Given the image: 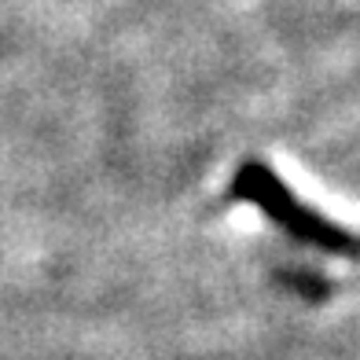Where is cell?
<instances>
[{"mask_svg":"<svg viewBox=\"0 0 360 360\" xmlns=\"http://www.w3.org/2000/svg\"><path fill=\"white\" fill-rule=\"evenodd\" d=\"M236 191L243 195V199L257 202L276 224H283L294 239L313 243V247L335 254V257H360V236L356 232L320 217L313 206L298 202L290 195V188L276 173H269L265 166H247L243 169L239 180H236Z\"/></svg>","mask_w":360,"mask_h":360,"instance_id":"obj_1","label":"cell"}]
</instances>
